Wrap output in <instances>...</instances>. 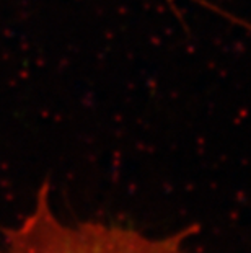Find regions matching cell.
<instances>
[{"label":"cell","mask_w":251,"mask_h":253,"mask_svg":"<svg viewBox=\"0 0 251 253\" xmlns=\"http://www.w3.org/2000/svg\"><path fill=\"white\" fill-rule=\"evenodd\" d=\"M0 253H201L184 235H148L95 220L62 219L42 188L35 206L0 234Z\"/></svg>","instance_id":"1"}]
</instances>
